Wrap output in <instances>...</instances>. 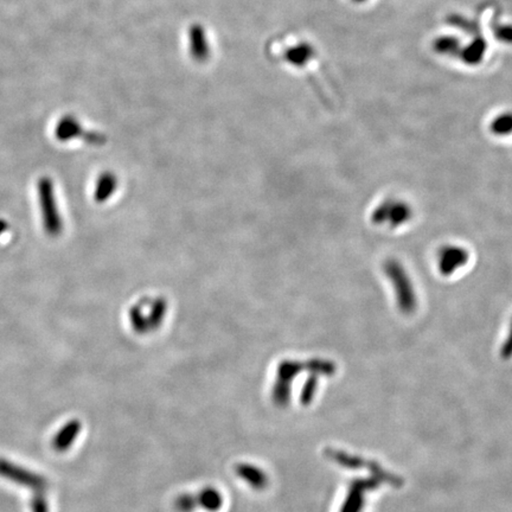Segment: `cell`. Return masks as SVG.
<instances>
[{"mask_svg":"<svg viewBox=\"0 0 512 512\" xmlns=\"http://www.w3.org/2000/svg\"><path fill=\"white\" fill-rule=\"evenodd\" d=\"M413 215L414 210L407 200L390 197L372 210L370 220L375 225H388L389 228L397 229L410 222Z\"/></svg>","mask_w":512,"mask_h":512,"instance_id":"7a4b0ae2","label":"cell"},{"mask_svg":"<svg viewBox=\"0 0 512 512\" xmlns=\"http://www.w3.org/2000/svg\"><path fill=\"white\" fill-rule=\"evenodd\" d=\"M237 476L247 481L255 490H264L269 485V476L260 470L250 464H239L235 467Z\"/></svg>","mask_w":512,"mask_h":512,"instance_id":"52a82bcc","label":"cell"},{"mask_svg":"<svg viewBox=\"0 0 512 512\" xmlns=\"http://www.w3.org/2000/svg\"><path fill=\"white\" fill-rule=\"evenodd\" d=\"M357 1H362V0H357Z\"/></svg>","mask_w":512,"mask_h":512,"instance_id":"e0dca14e","label":"cell"},{"mask_svg":"<svg viewBox=\"0 0 512 512\" xmlns=\"http://www.w3.org/2000/svg\"><path fill=\"white\" fill-rule=\"evenodd\" d=\"M197 506H198V504H197L196 496H192V495H188V493L180 495L175 500V509L178 512L195 511Z\"/></svg>","mask_w":512,"mask_h":512,"instance_id":"5bb4252c","label":"cell"},{"mask_svg":"<svg viewBox=\"0 0 512 512\" xmlns=\"http://www.w3.org/2000/svg\"><path fill=\"white\" fill-rule=\"evenodd\" d=\"M470 261V253L463 246L445 244L436 253V266L441 275L449 278L464 269Z\"/></svg>","mask_w":512,"mask_h":512,"instance_id":"277c9868","label":"cell"},{"mask_svg":"<svg viewBox=\"0 0 512 512\" xmlns=\"http://www.w3.org/2000/svg\"><path fill=\"white\" fill-rule=\"evenodd\" d=\"M500 357L504 360H509L512 357V318L509 325L508 335L504 339V343L500 346Z\"/></svg>","mask_w":512,"mask_h":512,"instance_id":"9a60e30c","label":"cell"},{"mask_svg":"<svg viewBox=\"0 0 512 512\" xmlns=\"http://www.w3.org/2000/svg\"><path fill=\"white\" fill-rule=\"evenodd\" d=\"M377 486L375 480H356L353 481L340 512H360L365 505V491Z\"/></svg>","mask_w":512,"mask_h":512,"instance_id":"8992f818","label":"cell"},{"mask_svg":"<svg viewBox=\"0 0 512 512\" xmlns=\"http://www.w3.org/2000/svg\"><path fill=\"white\" fill-rule=\"evenodd\" d=\"M198 506L209 512H216L223 505V497L216 488H205L196 496Z\"/></svg>","mask_w":512,"mask_h":512,"instance_id":"9c48e42d","label":"cell"},{"mask_svg":"<svg viewBox=\"0 0 512 512\" xmlns=\"http://www.w3.org/2000/svg\"><path fill=\"white\" fill-rule=\"evenodd\" d=\"M490 131L498 136L512 134V113H503L495 118L490 125Z\"/></svg>","mask_w":512,"mask_h":512,"instance_id":"30bf717a","label":"cell"},{"mask_svg":"<svg viewBox=\"0 0 512 512\" xmlns=\"http://www.w3.org/2000/svg\"><path fill=\"white\" fill-rule=\"evenodd\" d=\"M32 512H49L48 503L43 496H37L32 498L31 502Z\"/></svg>","mask_w":512,"mask_h":512,"instance_id":"2e32d148","label":"cell"},{"mask_svg":"<svg viewBox=\"0 0 512 512\" xmlns=\"http://www.w3.org/2000/svg\"><path fill=\"white\" fill-rule=\"evenodd\" d=\"M383 272L392 285L397 306L404 316H412L419 306V299L412 278L403 264L397 259H388L383 264Z\"/></svg>","mask_w":512,"mask_h":512,"instance_id":"6da1fadb","label":"cell"},{"mask_svg":"<svg viewBox=\"0 0 512 512\" xmlns=\"http://www.w3.org/2000/svg\"><path fill=\"white\" fill-rule=\"evenodd\" d=\"M38 193L45 232L51 237H56L62 232V220L57 209L51 180L43 177L38 182Z\"/></svg>","mask_w":512,"mask_h":512,"instance_id":"3957f363","label":"cell"},{"mask_svg":"<svg viewBox=\"0 0 512 512\" xmlns=\"http://www.w3.org/2000/svg\"><path fill=\"white\" fill-rule=\"evenodd\" d=\"M289 388H291L289 383L281 380L278 381V383L274 385L273 400L278 406H280V407L287 406L288 402H289V395H291V389Z\"/></svg>","mask_w":512,"mask_h":512,"instance_id":"7c38bea8","label":"cell"},{"mask_svg":"<svg viewBox=\"0 0 512 512\" xmlns=\"http://www.w3.org/2000/svg\"><path fill=\"white\" fill-rule=\"evenodd\" d=\"M316 374H313L312 376L308 377V380L306 381V383L303 387L301 395V402L305 406L311 403L314 397V394L317 392V387H318V380H317Z\"/></svg>","mask_w":512,"mask_h":512,"instance_id":"4fadbf2b","label":"cell"},{"mask_svg":"<svg viewBox=\"0 0 512 512\" xmlns=\"http://www.w3.org/2000/svg\"><path fill=\"white\" fill-rule=\"evenodd\" d=\"M81 431V422L77 420H72L69 424H65L60 432L57 433L56 436L52 440V447L58 452L67 451L72 446L74 440L77 439L79 433Z\"/></svg>","mask_w":512,"mask_h":512,"instance_id":"ba28073f","label":"cell"},{"mask_svg":"<svg viewBox=\"0 0 512 512\" xmlns=\"http://www.w3.org/2000/svg\"><path fill=\"white\" fill-rule=\"evenodd\" d=\"M304 369H306V365H304V363L289 362V360L284 362V363H281L280 367H279V371H278L279 380L289 383L292 378H294L296 375H299V372L304 371Z\"/></svg>","mask_w":512,"mask_h":512,"instance_id":"8fae6325","label":"cell"},{"mask_svg":"<svg viewBox=\"0 0 512 512\" xmlns=\"http://www.w3.org/2000/svg\"><path fill=\"white\" fill-rule=\"evenodd\" d=\"M0 476L38 493H43L48 488V481L45 480V477L30 472L25 468L18 467L13 463H8L3 459H0Z\"/></svg>","mask_w":512,"mask_h":512,"instance_id":"5b68a950","label":"cell"}]
</instances>
